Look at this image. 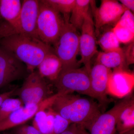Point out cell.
<instances>
[{
    "mask_svg": "<svg viewBox=\"0 0 134 134\" xmlns=\"http://www.w3.org/2000/svg\"><path fill=\"white\" fill-rule=\"evenodd\" d=\"M50 108L71 124L87 129L101 113L100 105L96 102L72 93H59Z\"/></svg>",
    "mask_w": 134,
    "mask_h": 134,
    "instance_id": "cell-1",
    "label": "cell"
},
{
    "mask_svg": "<svg viewBox=\"0 0 134 134\" xmlns=\"http://www.w3.org/2000/svg\"><path fill=\"white\" fill-rule=\"evenodd\" d=\"M1 47L8 51L26 65L29 72H33L46 56L54 53L52 46L39 39L21 34H14L0 39Z\"/></svg>",
    "mask_w": 134,
    "mask_h": 134,
    "instance_id": "cell-2",
    "label": "cell"
},
{
    "mask_svg": "<svg viewBox=\"0 0 134 134\" xmlns=\"http://www.w3.org/2000/svg\"><path fill=\"white\" fill-rule=\"evenodd\" d=\"M69 15H64L65 24L61 33L53 45L54 50L62 64V69L79 68L77 56L79 53L80 34L69 23Z\"/></svg>",
    "mask_w": 134,
    "mask_h": 134,
    "instance_id": "cell-3",
    "label": "cell"
},
{
    "mask_svg": "<svg viewBox=\"0 0 134 134\" xmlns=\"http://www.w3.org/2000/svg\"><path fill=\"white\" fill-rule=\"evenodd\" d=\"M60 13L45 2L39 1L37 25L38 38L48 45L53 46L58 40L65 25Z\"/></svg>",
    "mask_w": 134,
    "mask_h": 134,
    "instance_id": "cell-4",
    "label": "cell"
},
{
    "mask_svg": "<svg viewBox=\"0 0 134 134\" xmlns=\"http://www.w3.org/2000/svg\"><path fill=\"white\" fill-rule=\"evenodd\" d=\"M54 83L59 93L66 94L76 92L94 98L89 72L85 67L62 70Z\"/></svg>",
    "mask_w": 134,
    "mask_h": 134,
    "instance_id": "cell-5",
    "label": "cell"
},
{
    "mask_svg": "<svg viewBox=\"0 0 134 134\" xmlns=\"http://www.w3.org/2000/svg\"><path fill=\"white\" fill-rule=\"evenodd\" d=\"M16 92L25 106L37 104L53 95L46 79L37 70L28 75L21 87L17 90Z\"/></svg>",
    "mask_w": 134,
    "mask_h": 134,
    "instance_id": "cell-6",
    "label": "cell"
},
{
    "mask_svg": "<svg viewBox=\"0 0 134 134\" xmlns=\"http://www.w3.org/2000/svg\"><path fill=\"white\" fill-rule=\"evenodd\" d=\"M39 1L24 0L19 19L15 26L3 34L0 38L14 34L37 36V25L38 17Z\"/></svg>",
    "mask_w": 134,
    "mask_h": 134,
    "instance_id": "cell-7",
    "label": "cell"
},
{
    "mask_svg": "<svg viewBox=\"0 0 134 134\" xmlns=\"http://www.w3.org/2000/svg\"><path fill=\"white\" fill-rule=\"evenodd\" d=\"M81 30L79 37V53L81 58L78 63L83 64L90 73L92 67L91 59L97 52L95 25L91 9L85 18Z\"/></svg>",
    "mask_w": 134,
    "mask_h": 134,
    "instance_id": "cell-8",
    "label": "cell"
},
{
    "mask_svg": "<svg viewBox=\"0 0 134 134\" xmlns=\"http://www.w3.org/2000/svg\"><path fill=\"white\" fill-rule=\"evenodd\" d=\"M29 72L25 64L13 54L0 47V89L12 82L26 78Z\"/></svg>",
    "mask_w": 134,
    "mask_h": 134,
    "instance_id": "cell-9",
    "label": "cell"
},
{
    "mask_svg": "<svg viewBox=\"0 0 134 134\" xmlns=\"http://www.w3.org/2000/svg\"><path fill=\"white\" fill-rule=\"evenodd\" d=\"M93 1L90 5L95 19L96 35L105 25H115L127 9L114 0H102L99 8H96Z\"/></svg>",
    "mask_w": 134,
    "mask_h": 134,
    "instance_id": "cell-10",
    "label": "cell"
},
{
    "mask_svg": "<svg viewBox=\"0 0 134 134\" xmlns=\"http://www.w3.org/2000/svg\"><path fill=\"white\" fill-rule=\"evenodd\" d=\"M59 94L57 92L38 104L24 105L16 110L5 119L0 121V133L25 124L39 111L50 107Z\"/></svg>",
    "mask_w": 134,
    "mask_h": 134,
    "instance_id": "cell-11",
    "label": "cell"
},
{
    "mask_svg": "<svg viewBox=\"0 0 134 134\" xmlns=\"http://www.w3.org/2000/svg\"><path fill=\"white\" fill-rule=\"evenodd\" d=\"M132 94L125 97L109 111L99 114L88 129L90 134H115L120 112L127 103Z\"/></svg>",
    "mask_w": 134,
    "mask_h": 134,
    "instance_id": "cell-12",
    "label": "cell"
},
{
    "mask_svg": "<svg viewBox=\"0 0 134 134\" xmlns=\"http://www.w3.org/2000/svg\"><path fill=\"white\" fill-rule=\"evenodd\" d=\"M112 72L111 70L96 62L89 73L92 92L94 98L101 105L105 104L108 101V81Z\"/></svg>",
    "mask_w": 134,
    "mask_h": 134,
    "instance_id": "cell-13",
    "label": "cell"
},
{
    "mask_svg": "<svg viewBox=\"0 0 134 134\" xmlns=\"http://www.w3.org/2000/svg\"><path fill=\"white\" fill-rule=\"evenodd\" d=\"M134 86L133 73L124 69H117L110 75L108 93L119 98H125L132 94Z\"/></svg>",
    "mask_w": 134,
    "mask_h": 134,
    "instance_id": "cell-14",
    "label": "cell"
},
{
    "mask_svg": "<svg viewBox=\"0 0 134 134\" xmlns=\"http://www.w3.org/2000/svg\"><path fill=\"white\" fill-rule=\"evenodd\" d=\"M134 98L131 97L121 111L117 119L115 133L117 134H134Z\"/></svg>",
    "mask_w": 134,
    "mask_h": 134,
    "instance_id": "cell-15",
    "label": "cell"
},
{
    "mask_svg": "<svg viewBox=\"0 0 134 134\" xmlns=\"http://www.w3.org/2000/svg\"><path fill=\"white\" fill-rule=\"evenodd\" d=\"M37 68L42 77L54 82L62 70V64L55 53H52L45 57Z\"/></svg>",
    "mask_w": 134,
    "mask_h": 134,
    "instance_id": "cell-16",
    "label": "cell"
},
{
    "mask_svg": "<svg viewBox=\"0 0 134 134\" xmlns=\"http://www.w3.org/2000/svg\"><path fill=\"white\" fill-rule=\"evenodd\" d=\"M111 70L122 68L126 69L124 53L122 48L98 53L96 62Z\"/></svg>",
    "mask_w": 134,
    "mask_h": 134,
    "instance_id": "cell-17",
    "label": "cell"
},
{
    "mask_svg": "<svg viewBox=\"0 0 134 134\" xmlns=\"http://www.w3.org/2000/svg\"><path fill=\"white\" fill-rule=\"evenodd\" d=\"M33 121V126L42 134H53L54 122V111L50 107L36 114Z\"/></svg>",
    "mask_w": 134,
    "mask_h": 134,
    "instance_id": "cell-18",
    "label": "cell"
},
{
    "mask_svg": "<svg viewBox=\"0 0 134 134\" xmlns=\"http://www.w3.org/2000/svg\"><path fill=\"white\" fill-rule=\"evenodd\" d=\"M90 0H76L75 4L71 12L69 23L77 30H81L84 20L90 9Z\"/></svg>",
    "mask_w": 134,
    "mask_h": 134,
    "instance_id": "cell-19",
    "label": "cell"
},
{
    "mask_svg": "<svg viewBox=\"0 0 134 134\" xmlns=\"http://www.w3.org/2000/svg\"><path fill=\"white\" fill-rule=\"evenodd\" d=\"M98 43L104 52L119 49L120 43L114 33L112 29L105 31L100 36Z\"/></svg>",
    "mask_w": 134,
    "mask_h": 134,
    "instance_id": "cell-20",
    "label": "cell"
},
{
    "mask_svg": "<svg viewBox=\"0 0 134 134\" xmlns=\"http://www.w3.org/2000/svg\"><path fill=\"white\" fill-rule=\"evenodd\" d=\"M23 106L24 104L20 99L9 98L5 99L0 105V121Z\"/></svg>",
    "mask_w": 134,
    "mask_h": 134,
    "instance_id": "cell-21",
    "label": "cell"
},
{
    "mask_svg": "<svg viewBox=\"0 0 134 134\" xmlns=\"http://www.w3.org/2000/svg\"><path fill=\"white\" fill-rule=\"evenodd\" d=\"M54 9L63 15H69L72 12L76 0H44Z\"/></svg>",
    "mask_w": 134,
    "mask_h": 134,
    "instance_id": "cell-22",
    "label": "cell"
},
{
    "mask_svg": "<svg viewBox=\"0 0 134 134\" xmlns=\"http://www.w3.org/2000/svg\"><path fill=\"white\" fill-rule=\"evenodd\" d=\"M112 30L120 43L126 44L134 41V32L121 26L117 24L112 28Z\"/></svg>",
    "mask_w": 134,
    "mask_h": 134,
    "instance_id": "cell-23",
    "label": "cell"
},
{
    "mask_svg": "<svg viewBox=\"0 0 134 134\" xmlns=\"http://www.w3.org/2000/svg\"><path fill=\"white\" fill-rule=\"evenodd\" d=\"M54 115L53 134H61L68 127L71 123L68 120L54 111Z\"/></svg>",
    "mask_w": 134,
    "mask_h": 134,
    "instance_id": "cell-24",
    "label": "cell"
},
{
    "mask_svg": "<svg viewBox=\"0 0 134 134\" xmlns=\"http://www.w3.org/2000/svg\"><path fill=\"white\" fill-rule=\"evenodd\" d=\"M117 23L134 32V16L133 12L127 9Z\"/></svg>",
    "mask_w": 134,
    "mask_h": 134,
    "instance_id": "cell-25",
    "label": "cell"
},
{
    "mask_svg": "<svg viewBox=\"0 0 134 134\" xmlns=\"http://www.w3.org/2000/svg\"><path fill=\"white\" fill-rule=\"evenodd\" d=\"M13 134H42L33 126L24 125L14 128Z\"/></svg>",
    "mask_w": 134,
    "mask_h": 134,
    "instance_id": "cell-26",
    "label": "cell"
},
{
    "mask_svg": "<svg viewBox=\"0 0 134 134\" xmlns=\"http://www.w3.org/2000/svg\"><path fill=\"white\" fill-rule=\"evenodd\" d=\"M123 50L125 62L126 66L133 64L134 62V41L130 43L128 46Z\"/></svg>",
    "mask_w": 134,
    "mask_h": 134,
    "instance_id": "cell-27",
    "label": "cell"
},
{
    "mask_svg": "<svg viewBox=\"0 0 134 134\" xmlns=\"http://www.w3.org/2000/svg\"><path fill=\"white\" fill-rule=\"evenodd\" d=\"M84 129L81 125L72 123L61 134H81Z\"/></svg>",
    "mask_w": 134,
    "mask_h": 134,
    "instance_id": "cell-28",
    "label": "cell"
},
{
    "mask_svg": "<svg viewBox=\"0 0 134 134\" xmlns=\"http://www.w3.org/2000/svg\"><path fill=\"white\" fill-rule=\"evenodd\" d=\"M17 88L16 87L9 91L0 94V105L6 99L10 98L16 93Z\"/></svg>",
    "mask_w": 134,
    "mask_h": 134,
    "instance_id": "cell-29",
    "label": "cell"
},
{
    "mask_svg": "<svg viewBox=\"0 0 134 134\" xmlns=\"http://www.w3.org/2000/svg\"><path fill=\"white\" fill-rule=\"evenodd\" d=\"M120 2L121 3V5L126 8L127 9L129 10L132 12H134V0H121Z\"/></svg>",
    "mask_w": 134,
    "mask_h": 134,
    "instance_id": "cell-30",
    "label": "cell"
},
{
    "mask_svg": "<svg viewBox=\"0 0 134 134\" xmlns=\"http://www.w3.org/2000/svg\"><path fill=\"white\" fill-rule=\"evenodd\" d=\"M86 131L85 130V129H84L82 130L81 134H86Z\"/></svg>",
    "mask_w": 134,
    "mask_h": 134,
    "instance_id": "cell-31",
    "label": "cell"
},
{
    "mask_svg": "<svg viewBox=\"0 0 134 134\" xmlns=\"http://www.w3.org/2000/svg\"><path fill=\"white\" fill-rule=\"evenodd\" d=\"M0 134H10L7 133H4L1 134V133H0Z\"/></svg>",
    "mask_w": 134,
    "mask_h": 134,
    "instance_id": "cell-32",
    "label": "cell"
},
{
    "mask_svg": "<svg viewBox=\"0 0 134 134\" xmlns=\"http://www.w3.org/2000/svg\"><path fill=\"white\" fill-rule=\"evenodd\" d=\"M86 134H90L89 133H88V132H86Z\"/></svg>",
    "mask_w": 134,
    "mask_h": 134,
    "instance_id": "cell-33",
    "label": "cell"
},
{
    "mask_svg": "<svg viewBox=\"0 0 134 134\" xmlns=\"http://www.w3.org/2000/svg\"><path fill=\"white\" fill-rule=\"evenodd\" d=\"M1 16H0V19H1Z\"/></svg>",
    "mask_w": 134,
    "mask_h": 134,
    "instance_id": "cell-34",
    "label": "cell"
}]
</instances>
